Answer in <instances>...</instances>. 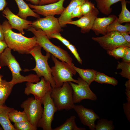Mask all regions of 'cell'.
Listing matches in <instances>:
<instances>
[{
	"instance_id": "cell-2",
	"label": "cell",
	"mask_w": 130,
	"mask_h": 130,
	"mask_svg": "<svg viewBox=\"0 0 130 130\" xmlns=\"http://www.w3.org/2000/svg\"><path fill=\"white\" fill-rule=\"evenodd\" d=\"M12 49L7 47L0 54V67L7 66L11 71L12 79L10 81L14 85L24 82L36 83L40 80L36 74H30L26 76L21 75L20 66L15 57L11 53Z\"/></svg>"
},
{
	"instance_id": "cell-8",
	"label": "cell",
	"mask_w": 130,
	"mask_h": 130,
	"mask_svg": "<svg viewBox=\"0 0 130 130\" xmlns=\"http://www.w3.org/2000/svg\"><path fill=\"white\" fill-rule=\"evenodd\" d=\"M42 104L40 101L30 97L24 101L20 105L21 107L24 109L28 121L37 129L43 110Z\"/></svg>"
},
{
	"instance_id": "cell-34",
	"label": "cell",
	"mask_w": 130,
	"mask_h": 130,
	"mask_svg": "<svg viewBox=\"0 0 130 130\" xmlns=\"http://www.w3.org/2000/svg\"><path fill=\"white\" fill-rule=\"evenodd\" d=\"M50 38L51 39L55 38L58 39L67 47L70 44L69 41L61 35L60 32L52 34L51 35Z\"/></svg>"
},
{
	"instance_id": "cell-45",
	"label": "cell",
	"mask_w": 130,
	"mask_h": 130,
	"mask_svg": "<svg viewBox=\"0 0 130 130\" xmlns=\"http://www.w3.org/2000/svg\"><path fill=\"white\" fill-rule=\"evenodd\" d=\"M125 93L126 95L127 101H130V90L125 89Z\"/></svg>"
},
{
	"instance_id": "cell-12",
	"label": "cell",
	"mask_w": 130,
	"mask_h": 130,
	"mask_svg": "<svg viewBox=\"0 0 130 130\" xmlns=\"http://www.w3.org/2000/svg\"><path fill=\"white\" fill-rule=\"evenodd\" d=\"M26 85L25 94L27 95L32 94L35 98L40 101L47 93L51 92L52 88L50 82L42 77L39 81L36 83L27 82Z\"/></svg>"
},
{
	"instance_id": "cell-16",
	"label": "cell",
	"mask_w": 130,
	"mask_h": 130,
	"mask_svg": "<svg viewBox=\"0 0 130 130\" xmlns=\"http://www.w3.org/2000/svg\"><path fill=\"white\" fill-rule=\"evenodd\" d=\"M99 13L97 7H95L90 12L83 15L79 19L72 20L67 23L76 26L81 28V32L84 33L89 32L91 30L94 22Z\"/></svg>"
},
{
	"instance_id": "cell-1",
	"label": "cell",
	"mask_w": 130,
	"mask_h": 130,
	"mask_svg": "<svg viewBox=\"0 0 130 130\" xmlns=\"http://www.w3.org/2000/svg\"><path fill=\"white\" fill-rule=\"evenodd\" d=\"M4 40L8 46L19 54H29L30 51L38 45L35 37L29 38L21 33L13 31L8 21L5 20L1 24Z\"/></svg>"
},
{
	"instance_id": "cell-33",
	"label": "cell",
	"mask_w": 130,
	"mask_h": 130,
	"mask_svg": "<svg viewBox=\"0 0 130 130\" xmlns=\"http://www.w3.org/2000/svg\"><path fill=\"white\" fill-rule=\"evenodd\" d=\"M95 4L89 0L84 2L81 6V10L83 15L90 12L95 7Z\"/></svg>"
},
{
	"instance_id": "cell-41",
	"label": "cell",
	"mask_w": 130,
	"mask_h": 130,
	"mask_svg": "<svg viewBox=\"0 0 130 130\" xmlns=\"http://www.w3.org/2000/svg\"><path fill=\"white\" fill-rule=\"evenodd\" d=\"M120 33L125 40L129 43H130V36L129 34L130 33L125 32Z\"/></svg>"
},
{
	"instance_id": "cell-46",
	"label": "cell",
	"mask_w": 130,
	"mask_h": 130,
	"mask_svg": "<svg viewBox=\"0 0 130 130\" xmlns=\"http://www.w3.org/2000/svg\"><path fill=\"white\" fill-rule=\"evenodd\" d=\"M125 86L126 89L130 90V79H128L126 82Z\"/></svg>"
},
{
	"instance_id": "cell-26",
	"label": "cell",
	"mask_w": 130,
	"mask_h": 130,
	"mask_svg": "<svg viewBox=\"0 0 130 130\" xmlns=\"http://www.w3.org/2000/svg\"><path fill=\"white\" fill-rule=\"evenodd\" d=\"M94 81L99 83L109 84L114 86L117 85L118 83L117 80L114 78L97 71Z\"/></svg>"
},
{
	"instance_id": "cell-14",
	"label": "cell",
	"mask_w": 130,
	"mask_h": 130,
	"mask_svg": "<svg viewBox=\"0 0 130 130\" xmlns=\"http://www.w3.org/2000/svg\"><path fill=\"white\" fill-rule=\"evenodd\" d=\"M3 16L6 18L12 29L17 30L22 35L25 33L24 29L27 30L31 26L32 21L25 20L12 12L8 7L2 11Z\"/></svg>"
},
{
	"instance_id": "cell-6",
	"label": "cell",
	"mask_w": 130,
	"mask_h": 130,
	"mask_svg": "<svg viewBox=\"0 0 130 130\" xmlns=\"http://www.w3.org/2000/svg\"><path fill=\"white\" fill-rule=\"evenodd\" d=\"M72 90L69 82H65L60 87L52 88L50 96L58 110L73 109Z\"/></svg>"
},
{
	"instance_id": "cell-27",
	"label": "cell",
	"mask_w": 130,
	"mask_h": 130,
	"mask_svg": "<svg viewBox=\"0 0 130 130\" xmlns=\"http://www.w3.org/2000/svg\"><path fill=\"white\" fill-rule=\"evenodd\" d=\"M9 118L10 121L14 123L28 121L27 116L25 112L19 111L13 109L8 114Z\"/></svg>"
},
{
	"instance_id": "cell-3",
	"label": "cell",
	"mask_w": 130,
	"mask_h": 130,
	"mask_svg": "<svg viewBox=\"0 0 130 130\" xmlns=\"http://www.w3.org/2000/svg\"><path fill=\"white\" fill-rule=\"evenodd\" d=\"M27 31L33 34L38 44L46 52H49L61 61L65 62L71 65L72 59L68 52L60 46L53 44L42 30L40 29H36L31 26Z\"/></svg>"
},
{
	"instance_id": "cell-11",
	"label": "cell",
	"mask_w": 130,
	"mask_h": 130,
	"mask_svg": "<svg viewBox=\"0 0 130 130\" xmlns=\"http://www.w3.org/2000/svg\"><path fill=\"white\" fill-rule=\"evenodd\" d=\"M31 26L36 29H41L49 39H51L52 34L60 32L63 31L58 18L53 16L38 18L32 21Z\"/></svg>"
},
{
	"instance_id": "cell-22",
	"label": "cell",
	"mask_w": 130,
	"mask_h": 130,
	"mask_svg": "<svg viewBox=\"0 0 130 130\" xmlns=\"http://www.w3.org/2000/svg\"><path fill=\"white\" fill-rule=\"evenodd\" d=\"M0 86V106L4 104L14 86L10 82L1 80Z\"/></svg>"
},
{
	"instance_id": "cell-31",
	"label": "cell",
	"mask_w": 130,
	"mask_h": 130,
	"mask_svg": "<svg viewBox=\"0 0 130 130\" xmlns=\"http://www.w3.org/2000/svg\"><path fill=\"white\" fill-rule=\"evenodd\" d=\"M13 126L16 130H36L28 121L14 123Z\"/></svg>"
},
{
	"instance_id": "cell-25",
	"label": "cell",
	"mask_w": 130,
	"mask_h": 130,
	"mask_svg": "<svg viewBox=\"0 0 130 130\" xmlns=\"http://www.w3.org/2000/svg\"><path fill=\"white\" fill-rule=\"evenodd\" d=\"M117 18L108 26L107 28V33L111 31L130 33V24L127 23L124 25H122L118 22Z\"/></svg>"
},
{
	"instance_id": "cell-24",
	"label": "cell",
	"mask_w": 130,
	"mask_h": 130,
	"mask_svg": "<svg viewBox=\"0 0 130 130\" xmlns=\"http://www.w3.org/2000/svg\"><path fill=\"white\" fill-rule=\"evenodd\" d=\"M76 117L72 116L67 119L62 124L57 127L53 130H85L84 128L78 127L77 125L76 122Z\"/></svg>"
},
{
	"instance_id": "cell-20",
	"label": "cell",
	"mask_w": 130,
	"mask_h": 130,
	"mask_svg": "<svg viewBox=\"0 0 130 130\" xmlns=\"http://www.w3.org/2000/svg\"><path fill=\"white\" fill-rule=\"evenodd\" d=\"M19 9L17 15L23 19L26 20L29 16H32L37 19L40 18L39 15L32 10L24 0H14Z\"/></svg>"
},
{
	"instance_id": "cell-39",
	"label": "cell",
	"mask_w": 130,
	"mask_h": 130,
	"mask_svg": "<svg viewBox=\"0 0 130 130\" xmlns=\"http://www.w3.org/2000/svg\"><path fill=\"white\" fill-rule=\"evenodd\" d=\"M8 47L5 40H0V54L2 53L4 50Z\"/></svg>"
},
{
	"instance_id": "cell-37",
	"label": "cell",
	"mask_w": 130,
	"mask_h": 130,
	"mask_svg": "<svg viewBox=\"0 0 130 130\" xmlns=\"http://www.w3.org/2000/svg\"><path fill=\"white\" fill-rule=\"evenodd\" d=\"M81 5L77 6L73 11L71 15L72 19L75 17L80 18L83 16L81 10Z\"/></svg>"
},
{
	"instance_id": "cell-13",
	"label": "cell",
	"mask_w": 130,
	"mask_h": 130,
	"mask_svg": "<svg viewBox=\"0 0 130 130\" xmlns=\"http://www.w3.org/2000/svg\"><path fill=\"white\" fill-rule=\"evenodd\" d=\"M65 0H59L53 3L44 5H35L29 3L28 5L33 11L39 15L46 17L61 15L65 10L63 4Z\"/></svg>"
},
{
	"instance_id": "cell-9",
	"label": "cell",
	"mask_w": 130,
	"mask_h": 130,
	"mask_svg": "<svg viewBox=\"0 0 130 130\" xmlns=\"http://www.w3.org/2000/svg\"><path fill=\"white\" fill-rule=\"evenodd\" d=\"M51 92L47 93L41 101L44 106L42 117L39 121L37 127L44 130H52V122L55 113L58 110L50 96Z\"/></svg>"
},
{
	"instance_id": "cell-42",
	"label": "cell",
	"mask_w": 130,
	"mask_h": 130,
	"mask_svg": "<svg viewBox=\"0 0 130 130\" xmlns=\"http://www.w3.org/2000/svg\"><path fill=\"white\" fill-rule=\"evenodd\" d=\"M7 5L6 0H0V11H3Z\"/></svg>"
},
{
	"instance_id": "cell-38",
	"label": "cell",
	"mask_w": 130,
	"mask_h": 130,
	"mask_svg": "<svg viewBox=\"0 0 130 130\" xmlns=\"http://www.w3.org/2000/svg\"><path fill=\"white\" fill-rule=\"evenodd\" d=\"M122 59L123 61L127 63H130V47H126L125 51Z\"/></svg>"
},
{
	"instance_id": "cell-43",
	"label": "cell",
	"mask_w": 130,
	"mask_h": 130,
	"mask_svg": "<svg viewBox=\"0 0 130 130\" xmlns=\"http://www.w3.org/2000/svg\"><path fill=\"white\" fill-rule=\"evenodd\" d=\"M0 40H4L3 30L1 24L0 23Z\"/></svg>"
},
{
	"instance_id": "cell-15",
	"label": "cell",
	"mask_w": 130,
	"mask_h": 130,
	"mask_svg": "<svg viewBox=\"0 0 130 130\" xmlns=\"http://www.w3.org/2000/svg\"><path fill=\"white\" fill-rule=\"evenodd\" d=\"M77 114L82 124L87 126L91 130H95V122L100 117L92 109L82 105H74L73 109Z\"/></svg>"
},
{
	"instance_id": "cell-40",
	"label": "cell",
	"mask_w": 130,
	"mask_h": 130,
	"mask_svg": "<svg viewBox=\"0 0 130 130\" xmlns=\"http://www.w3.org/2000/svg\"><path fill=\"white\" fill-rule=\"evenodd\" d=\"M59 0H39V5H44L56 2Z\"/></svg>"
},
{
	"instance_id": "cell-10",
	"label": "cell",
	"mask_w": 130,
	"mask_h": 130,
	"mask_svg": "<svg viewBox=\"0 0 130 130\" xmlns=\"http://www.w3.org/2000/svg\"><path fill=\"white\" fill-rule=\"evenodd\" d=\"M77 80V84L72 82H69L72 90V99L74 103H80L85 99L92 101L97 100V97L91 90L89 85L80 77H78Z\"/></svg>"
},
{
	"instance_id": "cell-30",
	"label": "cell",
	"mask_w": 130,
	"mask_h": 130,
	"mask_svg": "<svg viewBox=\"0 0 130 130\" xmlns=\"http://www.w3.org/2000/svg\"><path fill=\"white\" fill-rule=\"evenodd\" d=\"M117 67V69H121V72L119 73L122 77L130 79V63H127L123 61L118 62Z\"/></svg>"
},
{
	"instance_id": "cell-4",
	"label": "cell",
	"mask_w": 130,
	"mask_h": 130,
	"mask_svg": "<svg viewBox=\"0 0 130 130\" xmlns=\"http://www.w3.org/2000/svg\"><path fill=\"white\" fill-rule=\"evenodd\" d=\"M42 47L38 45L34 47L30 52V54L34 58L36 62L35 67L31 70L25 69V72L34 71L39 78L43 77L45 80L50 82L52 88L55 87L51 74V68L48 63V60L51 54L46 52L45 55H43L41 52Z\"/></svg>"
},
{
	"instance_id": "cell-28",
	"label": "cell",
	"mask_w": 130,
	"mask_h": 130,
	"mask_svg": "<svg viewBox=\"0 0 130 130\" xmlns=\"http://www.w3.org/2000/svg\"><path fill=\"white\" fill-rule=\"evenodd\" d=\"M122 10L117 18V21L120 24L130 22V12L126 7L127 2L125 0L121 1Z\"/></svg>"
},
{
	"instance_id": "cell-23",
	"label": "cell",
	"mask_w": 130,
	"mask_h": 130,
	"mask_svg": "<svg viewBox=\"0 0 130 130\" xmlns=\"http://www.w3.org/2000/svg\"><path fill=\"white\" fill-rule=\"evenodd\" d=\"M97 8L101 13L107 15L112 11L111 6L113 4L123 0H95Z\"/></svg>"
},
{
	"instance_id": "cell-19",
	"label": "cell",
	"mask_w": 130,
	"mask_h": 130,
	"mask_svg": "<svg viewBox=\"0 0 130 130\" xmlns=\"http://www.w3.org/2000/svg\"><path fill=\"white\" fill-rule=\"evenodd\" d=\"M13 109L4 104L0 106V124L4 130H16L8 116L9 113Z\"/></svg>"
},
{
	"instance_id": "cell-29",
	"label": "cell",
	"mask_w": 130,
	"mask_h": 130,
	"mask_svg": "<svg viewBox=\"0 0 130 130\" xmlns=\"http://www.w3.org/2000/svg\"><path fill=\"white\" fill-rule=\"evenodd\" d=\"M114 128L112 121L102 119L98 121L95 125V130H113Z\"/></svg>"
},
{
	"instance_id": "cell-32",
	"label": "cell",
	"mask_w": 130,
	"mask_h": 130,
	"mask_svg": "<svg viewBox=\"0 0 130 130\" xmlns=\"http://www.w3.org/2000/svg\"><path fill=\"white\" fill-rule=\"evenodd\" d=\"M126 46H120L114 48L112 50L107 52V53L110 56L118 59L122 58L124 54Z\"/></svg>"
},
{
	"instance_id": "cell-35",
	"label": "cell",
	"mask_w": 130,
	"mask_h": 130,
	"mask_svg": "<svg viewBox=\"0 0 130 130\" xmlns=\"http://www.w3.org/2000/svg\"><path fill=\"white\" fill-rule=\"evenodd\" d=\"M67 47L73 54L78 62L80 64H82V60L80 58L79 55L77 52V49L75 46L72 44L70 43Z\"/></svg>"
},
{
	"instance_id": "cell-18",
	"label": "cell",
	"mask_w": 130,
	"mask_h": 130,
	"mask_svg": "<svg viewBox=\"0 0 130 130\" xmlns=\"http://www.w3.org/2000/svg\"><path fill=\"white\" fill-rule=\"evenodd\" d=\"M88 0H71L67 6L58 18L59 23L62 27L65 26L68 22L72 20L71 18L72 13L78 6L81 5Z\"/></svg>"
},
{
	"instance_id": "cell-36",
	"label": "cell",
	"mask_w": 130,
	"mask_h": 130,
	"mask_svg": "<svg viewBox=\"0 0 130 130\" xmlns=\"http://www.w3.org/2000/svg\"><path fill=\"white\" fill-rule=\"evenodd\" d=\"M123 108L124 113L127 119L130 122V101L127 102L123 104Z\"/></svg>"
},
{
	"instance_id": "cell-44",
	"label": "cell",
	"mask_w": 130,
	"mask_h": 130,
	"mask_svg": "<svg viewBox=\"0 0 130 130\" xmlns=\"http://www.w3.org/2000/svg\"><path fill=\"white\" fill-rule=\"evenodd\" d=\"M26 1L30 2L32 4L35 5H39V0H26Z\"/></svg>"
},
{
	"instance_id": "cell-21",
	"label": "cell",
	"mask_w": 130,
	"mask_h": 130,
	"mask_svg": "<svg viewBox=\"0 0 130 130\" xmlns=\"http://www.w3.org/2000/svg\"><path fill=\"white\" fill-rule=\"evenodd\" d=\"M71 65L76 72L79 74L80 78L90 85L94 81L96 71L93 69H83L75 66L72 63Z\"/></svg>"
},
{
	"instance_id": "cell-7",
	"label": "cell",
	"mask_w": 130,
	"mask_h": 130,
	"mask_svg": "<svg viewBox=\"0 0 130 130\" xmlns=\"http://www.w3.org/2000/svg\"><path fill=\"white\" fill-rule=\"evenodd\" d=\"M92 39L107 52L120 46L130 47V43L125 40L120 32L117 31H110L103 36L92 37Z\"/></svg>"
},
{
	"instance_id": "cell-47",
	"label": "cell",
	"mask_w": 130,
	"mask_h": 130,
	"mask_svg": "<svg viewBox=\"0 0 130 130\" xmlns=\"http://www.w3.org/2000/svg\"><path fill=\"white\" fill-rule=\"evenodd\" d=\"M1 80H2L1 79V76H0V86H1Z\"/></svg>"
},
{
	"instance_id": "cell-17",
	"label": "cell",
	"mask_w": 130,
	"mask_h": 130,
	"mask_svg": "<svg viewBox=\"0 0 130 130\" xmlns=\"http://www.w3.org/2000/svg\"><path fill=\"white\" fill-rule=\"evenodd\" d=\"M117 18L114 14L110 15L107 17H97L94 22L91 30L97 35L100 34L105 35L107 33V28L108 26Z\"/></svg>"
},
{
	"instance_id": "cell-5",
	"label": "cell",
	"mask_w": 130,
	"mask_h": 130,
	"mask_svg": "<svg viewBox=\"0 0 130 130\" xmlns=\"http://www.w3.org/2000/svg\"><path fill=\"white\" fill-rule=\"evenodd\" d=\"M52 59L54 64L51 68V74L55 86H61L65 82H72L78 83L77 80L73 78L76 72L71 65L62 61H60L52 55Z\"/></svg>"
}]
</instances>
